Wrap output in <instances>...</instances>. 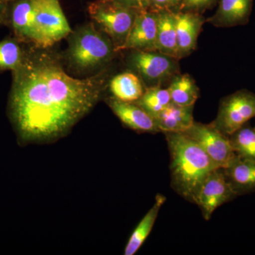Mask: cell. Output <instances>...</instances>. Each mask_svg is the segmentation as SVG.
<instances>
[{
	"label": "cell",
	"instance_id": "7a4b0ae2",
	"mask_svg": "<svg viewBox=\"0 0 255 255\" xmlns=\"http://www.w3.org/2000/svg\"><path fill=\"white\" fill-rule=\"evenodd\" d=\"M170 155L171 185L194 203L206 178L219 169L205 151L182 132H164Z\"/></svg>",
	"mask_w": 255,
	"mask_h": 255
},
{
	"label": "cell",
	"instance_id": "3957f363",
	"mask_svg": "<svg viewBox=\"0 0 255 255\" xmlns=\"http://www.w3.org/2000/svg\"><path fill=\"white\" fill-rule=\"evenodd\" d=\"M66 39L62 58L65 66L79 75L90 76L109 68L118 53L110 37L92 21L72 30Z\"/></svg>",
	"mask_w": 255,
	"mask_h": 255
},
{
	"label": "cell",
	"instance_id": "e0dca14e",
	"mask_svg": "<svg viewBox=\"0 0 255 255\" xmlns=\"http://www.w3.org/2000/svg\"><path fill=\"white\" fill-rule=\"evenodd\" d=\"M157 14V51L178 59L175 12L156 10Z\"/></svg>",
	"mask_w": 255,
	"mask_h": 255
},
{
	"label": "cell",
	"instance_id": "cb8c5ba5",
	"mask_svg": "<svg viewBox=\"0 0 255 255\" xmlns=\"http://www.w3.org/2000/svg\"><path fill=\"white\" fill-rule=\"evenodd\" d=\"M216 0H182V4L189 11H198L209 8Z\"/></svg>",
	"mask_w": 255,
	"mask_h": 255
},
{
	"label": "cell",
	"instance_id": "5b68a950",
	"mask_svg": "<svg viewBox=\"0 0 255 255\" xmlns=\"http://www.w3.org/2000/svg\"><path fill=\"white\" fill-rule=\"evenodd\" d=\"M35 29L37 48H52L68 37L73 29L59 0H36Z\"/></svg>",
	"mask_w": 255,
	"mask_h": 255
},
{
	"label": "cell",
	"instance_id": "8fae6325",
	"mask_svg": "<svg viewBox=\"0 0 255 255\" xmlns=\"http://www.w3.org/2000/svg\"><path fill=\"white\" fill-rule=\"evenodd\" d=\"M157 28L156 10H138L122 50L157 51Z\"/></svg>",
	"mask_w": 255,
	"mask_h": 255
},
{
	"label": "cell",
	"instance_id": "30bf717a",
	"mask_svg": "<svg viewBox=\"0 0 255 255\" xmlns=\"http://www.w3.org/2000/svg\"><path fill=\"white\" fill-rule=\"evenodd\" d=\"M36 0H14L7 3L4 24L12 36L27 46H36Z\"/></svg>",
	"mask_w": 255,
	"mask_h": 255
},
{
	"label": "cell",
	"instance_id": "52a82bcc",
	"mask_svg": "<svg viewBox=\"0 0 255 255\" xmlns=\"http://www.w3.org/2000/svg\"><path fill=\"white\" fill-rule=\"evenodd\" d=\"M254 117L255 94L242 90L223 99L217 117L211 124L229 137Z\"/></svg>",
	"mask_w": 255,
	"mask_h": 255
},
{
	"label": "cell",
	"instance_id": "ffe728a7",
	"mask_svg": "<svg viewBox=\"0 0 255 255\" xmlns=\"http://www.w3.org/2000/svg\"><path fill=\"white\" fill-rule=\"evenodd\" d=\"M27 45L14 36H8L0 41V73L13 72L22 64L28 49Z\"/></svg>",
	"mask_w": 255,
	"mask_h": 255
},
{
	"label": "cell",
	"instance_id": "d6986e66",
	"mask_svg": "<svg viewBox=\"0 0 255 255\" xmlns=\"http://www.w3.org/2000/svg\"><path fill=\"white\" fill-rule=\"evenodd\" d=\"M165 196L162 194H157L156 196L155 204L142 218L129 238L124 251V255H133L141 248L144 242L150 235L158 216L159 210L165 203Z\"/></svg>",
	"mask_w": 255,
	"mask_h": 255
},
{
	"label": "cell",
	"instance_id": "603a6c76",
	"mask_svg": "<svg viewBox=\"0 0 255 255\" xmlns=\"http://www.w3.org/2000/svg\"><path fill=\"white\" fill-rule=\"evenodd\" d=\"M233 150L243 158L255 161V130L249 124H245L229 136Z\"/></svg>",
	"mask_w": 255,
	"mask_h": 255
},
{
	"label": "cell",
	"instance_id": "8992f818",
	"mask_svg": "<svg viewBox=\"0 0 255 255\" xmlns=\"http://www.w3.org/2000/svg\"><path fill=\"white\" fill-rule=\"evenodd\" d=\"M177 60L158 51L130 50L127 65L147 87L160 86L177 75Z\"/></svg>",
	"mask_w": 255,
	"mask_h": 255
},
{
	"label": "cell",
	"instance_id": "ba28073f",
	"mask_svg": "<svg viewBox=\"0 0 255 255\" xmlns=\"http://www.w3.org/2000/svg\"><path fill=\"white\" fill-rule=\"evenodd\" d=\"M182 133L200 146L219 168H225L236 155L229 137L211 124H203L194 122Z\"/></svg>",
	"mask_w": 255,
	"mask_h": 255
},
{
	"label": "cell",
	"instance_id": "4316f807",
	"mask_svg": "<svg viewBox=\"0 0 255 255\" xmlns=\"http://www.w3.org/2000/svg\"><path fill=\"white\" fill-rule=\"evenodd\" d=\"M6 7H7V4H6V3L1 2V1H0V26L4 24Z\"/></svg>",
	"mask_w": 255,
	"mask_h": 255
},
{
	"label": "cell",
	"instance_id": "4fadbf2b",
	"mask_svg": "<svg viewBox=\"0 0 255 255\" xmlns=\"http://www.w3.org/2000/svg\"><path fill=\"white\" fill-rule=\"evenodd\" d=\"M178 59L184 58L195 49L197 38L205 20L194 12L175 13Z\"/></svg>",
	"mask_w": 255,
	"mask_h": 255
},
{
	"label": "cell",
	"instance_id": "44dd1931",
	"mask_svg": "<svg viewBox=\"0 0 255 255\" xmlns=\"http://www.w3.org/2000/svg\"><path fill=\"white\" fill-rule=\"evenodd\" d=\"M172 102L180 106H194L199 98V90L195 82L187 74L176 75L168 87Z\"/></svg>",
	"mask_w": 255,
	"mask_h": 255
},
{
	"label": "cell",
	"instance_id": "484cf974",
	"mask_svg": "<svg viewBox=\"0 0 255 255\" xmlns=\"http://www.w3.org/2000/svg\"><path fill=\"white\" fill-rule=\"evenodd\" d=\"M180 3H182V0H150V9L171 10Z\"/></svg>",
	"mask_w": 255,
	"mask_h": 255
},
{
	"label": "cell",
	"instance_id": "f1b7e54d",
	"mask_svg": "<svg viewBox=\"0 0 255 255\" xmlns=\"http://www.w3.org/2000/svg\"><path fill=\"white\" fill-rule=\"evenodd\" d=\"M254 128H255V127Z\"/></svg>",
	"mask_w": 255,
	"mask_h": 255
},
{
	"label": "cell",
	"instance_id": "6da1fadb",
	"mask_svg": "<svg viewBox=\"0 0 255 255\" xmlns=\"http://www.w3.org/2000/svg\"><path fill=\"white\" fill-rule=\"evenodd\" d=\"M11 75L7 114L21 145L66 136L97 105L110 81L109 68L75 78L65 69L61 53L31 46Z\"/></svg>",
	"mask_w": 255,
	"mask_h": 255
},
{
	"label": "cell",
	"instance_id": "7402d4cb",
	"mask_svg": "<svg viewBox=\"0 0 255 255\" xmlns=\"http://www.w3.org/2000/svg\"><path fill=\"white\" fill-rule=\"evenodd\" d=\"M172 102L168 89L159 86L146 87L141 97L135 102L145 112L155 117Z\"/></svg>",
	"mask_w": 255,
	"mask_h": 255
},
{
	"label": "cell",
	"instance_id": "7c38bea8",
	"mask_svg": "<svg viewBox=\"0 0 255 255\" xmlns=\"http://www.w3.org/2000/svg\"><path fill=\"white\" fill-rule=\"evenodd\" d=\"M107 104L119 120L129 128L140 132H159L153 117L135 102H123L109 97Z\"/></svg>",
	"mask_w": 255,
	"mask_h": 255
},
{
	"label": "cell",
	"instance_id": "9c48e42d",
	"mask_svg": "<svg viewBox=\"0 0 255 255\" xmlns=\"http://www.w3.org/2000/svg\"><path fill=\"white\" fill-rule=\"evenodd\" d=\"M238 196L228 183L222 168L216 169L199 189L194 204L200 208L204 219L208 221L215 211Z\"/></svg>",
	"mask_w": 255,
	"mask_h": 255
},
{
	"label": "cell",
	"instance_id": "83f0119b",
	"mask_svg": "<svg viewBox=\"0 0 255 255\" xmlns=\"http://www.w3.org/2000/svg\"><path fill=\"white\" fill-rule=\"evenodd\" d=\"M14 1V0H0V1H1V2L6 3V4H7V3L10 2V1Z\"/></svg>",
	"mask_w": 255,
	"mask_h": 255
},
{
	"label": "cell",
	"instance_id": "2e32d148",
	"mask_svg": "<svg viewBox=\"0 0 255 255\" xmlns=\"http://www.w3.org/2000/svg\"><path fill=\"white\" fill-rule=\"evenodd\" d=\"M194 106H180L173 102L153 117L159 132H183L194 124Z\"/></svg>",
	"mask_w": 255,
	"mask_h": 255
},
{
	"label": "cell",
	"instance_id": "277c9868",
	"mask_svg": "<svg viewBox=\"0 0 255 255\" xmlns=\"http://www.w3.org/2000/svg\"><path fill=\"white\" fill-rule=\"evenodd\" d=\"M137 11L126 7L114 0H95L87 6L92 22L110 37L117 52L122 51Z\"/></svg>",
	"mask_w": 255,
	"mask_h": 255
},
{
	"label": "cell",
	"instance_id": "9a60e30c",
	"mask_svg": "<svg viewBox=\"0 0 255 255\" xmlns=\"http://www.w3.org/2000/svg\"><path fill=\"white\" fill-rule=\"evenodd\" d=\"M222 169L228 183L238 196L255 190V161L236 155Z\"/></svg>",
	"mask_w": 255,
	"mask_h": 255
},
{
	"label": "cell",
	"instance_id": "ac0fdd59",
	"mask_svg": "<svg viewBox=\"0 0 255 255\" xmlns=\"http://www.w3.org/2000/svg\"><path fill=\"white\" fill-rule=\"evenodd\" d=\"M112 97L127 102H135L145 92L143 82L132 71L124 72L113 77L108 84Z\"/></svg>",
	"mask_w": 255,
	"mask_h": 255
},
{
	"label": "cell",
	"instance_id": "5bb4252c",
	"mask_svg": "<svg viewBox=\"0 0 255 255\" xmlns=\"http://www.w3.org/2000/svg\"><path fill=\"white\" fill-rule=\"evenodd\" d=\"M253 0H220L217 11L207 21L217 27H233L249 21Z\"/></svg>",
	"mask_w": 255,
	"mask_h": 255
},
{
	"label": "cell",
	"instance_id": "d4e9b609",
	"mask_svg": "<svg viewBox=\"0 0 255 255\" xmlns=\"http://www.w3.org/2000/svg\"><path fill=\"white\" fill-rule=\"evenodd\" d=\"M126 7L135 10L150 9V0H114Z\"/></svg>",
	"mask_w": 255,
	"mask_h": 255
}]
</instances>
